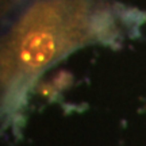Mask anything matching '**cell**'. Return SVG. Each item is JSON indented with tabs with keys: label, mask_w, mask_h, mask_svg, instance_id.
I'll return each instance as SVG.
<instances>
[{
	"label": "cell",
	"mask_w": 146,
	"mask_h": 146,
	"mask_svg": "<svg viewBox=\"0 0 146 146\" xmlns=\"http://www.w3.org/2000/svg\"><path fill=\"white\" fill-rule=\"evenodd\" d=\"M100 0H35L0 36V104L57 58L100 36L110 14Z\"/></svg>",
	"instance_id": "1"
}]
</instances>
